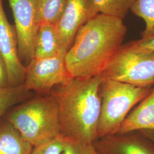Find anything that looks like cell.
<instances>
[{"mask_svg": "<svg viewBox=\"0 0 154 154\" xmlns=\"http://www.w3.org/2000/svg\"><path fill=\"white\" fill-rule=\"evenodd\" d=\"M93 144L65 137V145L61 154H93Z\"/></svg>", "mask_w": 154, "mask_h": 154, "instance_id": "obj_18", "label": "cell"}, {"mask_svg": "<svg viewBox=\"0 0 154 154\" xmlns=\"http://www.w3.org/2000/svg\"><path fill=\"white\" fill-rule=\"evenodd\" d=\"M67 0H37V22L42 24L56 25L60 21L66 8Z\"/></svg>", "mask_w": 154, "mask_h": 154, "instance_id": "obj_14", "label": "cell"}, {"mask_svg": "<svg viewBox=\"0 0 154 154\" xmlns=\"http://www.w3.org/2000/svg\"><path fill=\"white\" fill-rule=\"evenodd\" d=\"M99 13L123 20L136 0H93Z\"/></svg>", "mask_w": 154, "mask_h": 154, "instance_id": "obj_16", "label": "cell"}, {"mask_svg": "<svg viewBox=\"0 0 154 154\" xmlns=\"http://www.w3.org/2000/svg\"><path fill=\"white\" fill-rule=\"evenodd\" d=\"M100 154H154V142L140 131L117 134L93 143Z\"/></svg>", "mask_w": 154, "mask_h": 154, "instance_id": "obj_10", "label": "cell"}, {"mask_svg": "<svg viewBox=\"0 0 154 154\" xmlns=\"http://www.w3.org/2000/svg\"><path fill=\"white\" fill-rule=\"evenodd\" d=\"M144 130L154 131V88L130 112L118 134H123Z\"/></svg>", "mask_w": 154, "mask_h": 154, "instance_id": "obj_11", "label": "cell"}, {"mask_svg": "<svg viewBox=\"0 0 154 154\" xmlns=\"http://www.w3.org/2000/svg\"><path fill=\"white\" fill-rule=\"evenodd\" d=\"M98 13L93 0H67L63 14L55 25L61 49L67 51L79 28Z\"/></svg>", "mask_w": 154, "mask_h": 154, "instance_id": "obj_8", "label": "cell"}, {"mask_svg": "<svg viewBox=\"0 0 154 154\" xmlns=\"http://www.w3.org/2000/svg\"><path fill=\"white\" fill-rule=\"evenodd\" d=\"M152 88L103 78L100 88L101 107L97 130L98 139L118 134L132 108L147 96Z\"/></svg>", "mask_w": 154, "mask_h": 154, "instance_id": "obj_4", "label": "cell"}, {"mask_svg": "<svg viewBox=\"0 0 154 154\" xmlns=\"http://www.w3.org/2000/svg\"><path fill=\"white\" fill-rule=\"evenodd\" d=\"M93 154H99V152H97L95 149H94V152Z\"/></svg>", "mask_w": 154, "mask_h": 154, "instance_id": "obj_23", "label": "cell"}, {"mask_svg": "<svg viewBox=\"0 0 154 154\" xmlns=\"http://www.w3.org/2000/svg\"><path fill=\"white\" fill-rule=\"evenodd\" d=\"M33 149L10 123L0 127V154H31Z\"/></svg>", "mask_w": 154, "mask_h": 154, "instance_id": "obj_12", "label": "cell"}, {"mask_svg": "<svg viewBox=\"0 0 154 154\" xmlns=\"http://www.w3.org/2000/svg\"><path fill=\"white\" fill-rule=\"evenodd\" d=\"M15 21L20 60L29 64L34 58V44L39 25L37 0H8Z\"/></svg>", "mask_w": 154, "mask_h": 154, "instance_id": "obj_7", "label": "cell"}, {"mask_svg": "<svg viewBox=\"0 0 154 154\" xmlns=\"http://www.w3.org/2000/svg\"><path fill=\"white\" fill-rule=\"evenodd\" d=\"M64 145L65 137L60 135L47 143L33 147L31 154H61Z\"/></svg>", "mask_w": 154, "mask_h": 154, "instance_id": "obj_19", "label": "cell"}, {"mask_svg": "<svg viewBox=\"0 0 154 154\" xmlns=\"http://www.w3.org/2000/svg\"><path fill=\"white\" fill-rule=\"evenodd\" d=\"M130 11L145 22L142 39L154 37V0H136Z\"/></svg>", "mask_w": 154, "mask_h": 154, "instance_id": "obj_15", "label": "cell"}, {"mask_svg": "<svg viewBox=\"0 0 154 154\" xmlns=\"http://www.w3.org/2000/svg\"><path fill=\"white\" fill-rule=\"evenodd\" d=\"M127 28L121 18L98 13L78 30L65 55L67 70L74 78L101 74L122 45Z\"/></svg>", "mask_w": 154, "mask_h": 154, "instance_id": "obj_1", "label": "cell"}, {"mask_svg": "<svg viewBox=\"0 0 154 154\" xmlns=\"http://www.w3.org/2000/svg\"><path fill=\"white\" fill-rule=\"evenodd\" d=\"M140 49L145 51L154 53V37L149 39H140L134 41Z\"/></svg>", "mask_w": 154, "mask_h": 154, "instance_id": "obj_20", "label": "cell"}, {"mask_svg": "<svg viewBox=\"0 0 154 154\" xmlns=\"http://www.w3.org/2000/svg\"><path fill=\"white\" fill-rule=\"evenodd\" d=\"M9 86L5 65L0 55V88H6Z\"/></svg>", "mask_w": 154, "mask_h": 154, "instance_id": "obj_21", "label": "cell"}, {"mask_svg": "<svg viewBox=\"0 0 154 154\" xmlns=\"http://www.w3.org/2000/svg\"><path fill=\"white\" fill-rule=\"evenodd\" d=\"M27 91L23 85L0 88V118L6 110L23 99Z\"/></svg>", "mask_w": 154, "mask_h": 154, "instance_id": "obj_17", "label": "cell"}, {"mask_svg": "<svg viewBox=\"0 0 154 154\" xmlns=\"http://www.w3.org/2000/svg\"><path fill=\"white\" fill-rule=\"evenodd\" d=\"M8 122L33 147L61 135L58 105L51 94L17 106L9 114Z\"/></svg>", "mask_w": 154, "mask_h": 154, "instance_id": "obj_3", "label": "cell"}, {"mask_svg": "<svg viewBox=\"0 0 154 154\" xmlns=\"http://www.w3.org/2000/svg\"><path fill=\"white\" fill-rule=\"evenodd\" d=\"M103 78H73L50 94L58 105L61 134L88 144L97 141Z\"/></svg>", "mask_w": 154, "mask_h": 154, "instance_id": "obj_2", "label": "cell"}, {"mask_svg": "<svg viewBox=\"0 0 154 154\" xmlns=\"http://www.w3.org/2000/svg\"><path fill=\"white\" fill-rule=\"evenodd\" d=\"M61 50L62 49L57 37L55 25H39L34 44V58H45L53 57Z\"/></svg>", "mask_w": 154, "mask_h": 154, "instance_id": "obj_13", "label": "cell"}, {"mask_svg": "<svg viewBox=\"0 0 154 154\" xmlns=\"http://www.w3.org/2000/svg\"><path fill=\"white\" fill-rule=\"evenodd\" d=\"M67 51H61L53 57L34 58L26 67L23 85L28 90L49 93L55 86L65 85L74 78L66 68Z\"/></svg>", "mask_w": 154, "mask_h": 154, "instance_id": "obj_6", "label": "cell"}, {"mask_svg": "<svg viewBox=\"0 0 154 154\" xmlns=\"http://www.w3.org/2000/svg\"><path fill=\"white\" fill-rule=\"evenodd\" d=\"M0 55L5 65L10 86L23 85L26 67L20 60L15 28L8 21L0 0Z\"/></svg>", "mask_w": 154, "mask_h": 154, "instance_id": "obj_9", "label": "cell"}, {"mask_svg": "<svg viewBox=\"0 0 154 154\" xmlns=\"http://www.w3.org/2000/svg\"><path fill=\"white\" fill-rule=\"evenodd\" d=\"M100 75L105 79L135 86L152 87L154 53L140 49L134 41L122 45Z\"/></svg>", "mask_w": 154, "mask_h": 154, "instance_id": "obj_5", "label": "cell"}, {"mask_svg": "<svg viewBox=\"0 0 154 154\" xmlns=\"http://www.w3.org/2000/svg\"><path fill=\"white\" fill-rule=\"evenodd\" d=\"M140 131L143 133L144 135H145L147 137L149 138L154 142V131L149 130H141Z\"/></svg>", "mask_w": 154, "mask_h": 154, "instance_id": "obj_22", "label": "cell"}]
</instances>
